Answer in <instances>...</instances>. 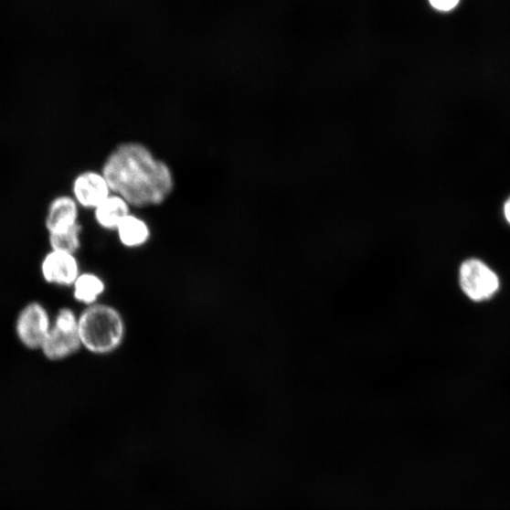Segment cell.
<instances>
[{"instance_id": "1", "label": "cell", "mask_w": 510, "mask_h": 510, "mask_svg": "<svg viewBox=\"0 0 510 510\" xmlns=\"http://www.w3.org/2000/svg\"><path fill=\"white\" fill-rule=\"evenodd\" d=\"M101 170L112 193L123 197L133 208L162 206L175 187L172 167L138 141L122 142L113 148Z\"/></svg>"}, {"instance_id": "2", "label": "cell", "mask_w": 510, "mask_h": 510, "mask_svg": "<svg viewBox=\"0 0 510 510\" xmlns=\"http://www.w3.org/2000/svg\"><path fill=\"white\" fill-rule=\"evenodd\" d=\"M126 323L120 310L98 303L84 307L79 315L81 348L95 356L116 352L126 337Z\"/></svg>"}, {"instance_id": "3", "label": "cell", "mask_w": 510, "mask_h": 510, "mask_svg": "<svg viewBox=\"0 0 510 510\" xmlns=\"http://www.w3.org/2000/svg\"><path fill=\"white\" fill-rule=\"evenodd\" d=\"M81 348L79 335V315L64 307L52 320V327L41 348L43 356L50 361L65 360Z\"/></svg>"}, {"instance_id": "4", "label": "cell", "mask_w": 510, "mask_h": 510, "mask_svg": "<svg viewBox=\"0 0 510 510\" xmlns=\"http://www.w3.org/2000/svg\"><path fill=\"white\" fill-rule=\"evenodd\" d=\"M47 307L38 302L26 304L16 320L15 331L19 343L28 350H41L52 327Z\"/></svg>"}, {"instance_id": "5", "label": "cell", "mask_w": 510, "mask_h": 510, "mask_svg": "<svg viewBox=\"0 0 510 510\" xmlns=\"http://www.w3.org/2000/svg\"><path fill=\"white\" fill-rule=\"evenodd\" d=\"M461 286L470 299L480 302L495 294L499 288V279L485 263L470 260L461 268Z\"/></svg>"}, {"instance_id": "6", "label": "cell", "mask_w": 510, "mask_h": 510, "mask_svg": "<svg viewBox=\"0 0 510 510\" xmlns=\"http://www.w3.org/2000/svg\"><path fill=\"white\" fill-rule=\"evenodd\" d=\"M112 193L101 170L87 169L71 184V196L80 209L93 211Z\"/></svg>"}, {"instance_id": "7", "label": "cell", "mask_w": 510, "mask_h": 510, "mask_svg": "<svg viewBox=\"0 0 510 510\" xmlns=\"http://www.w3.org/2000/svg\"><path fill=\"white\" fill-rule=\"evenodd\" d=\"M41 275L49 285L72 288L81 273L76 254L49 250L41 261Z\"/></svg>"}, {"instance_id": "8", "label": "cell", "mask_w": 510, "mask_h": 510, "mask_svg": "<svg viewBox=\"0 0 510 510\" xmlns=\"http://www.w3.org/2000/svg\"><path fill=\"white\" fill-rule=\"evenodd\" d=\"M80 207L71 195L62 194L54 197L48 207L45 217L48 234L72 228L80 223Z\"/></svg>"}, {"instance_id": "9", "label": "cell", "mask_w": 510, "mask_h": 510, "mask_svg": "<svg viewBox=\"0 0 510 510\" xmlns=\"http://www.w3.org/2000/svg\"><path fill=\"white\" fill-rule=\"evenodd\" d=\"M132 208L123 197L112 193L92 211L94 221L101 229L116 232L120 224L132 213Z\"/></svg>"}, {"instance_id": "10", "label": "cell", "mask_w": 510, "mask_h": 510, "mask_svg": "<svg viewBox=\"0 0 510 510\" xmlns=\"http://www.w3.org/2000/svg\"><path fill=\"white\" fill-rule=\"evenodd\" d=\"M115 233L120 243L127 249L143 247L148 244L152 238L149 222L133 213L124 218Z\"/></svg>"}, {"instance_id": "11", "label": "cell", "mask_w": 510, "mask_h": 510, "mask_svg": "<svg viewBox=\"0 0 510 510\" xmlns=\"http://www.w3.org/2000/svg\"><path fill=\"white\" fill-rule=\"evenodd\" d=\"M105 291L104 280L94 272H81L72 286L75 301L85 307L100 303Z\"/></svg>"}, {"instance_id": "12", "label": "cell", "mask_w": 510, "mask_h": 510, "mask_svg": "<svg viewBox=\"0 0 510 510\" xmlns=\"http://www.w3.org/2000/svg\"><path fill=\"white\" fill-rule=\"evenodd\" d=\"M81 236L82 226L80 223L70 229L48 234L50 250L77 254L81 247Z\"/></svg>"}, {"instance_id": "13", "label": "cell", "mask_w": 510, "mask_h": 510, "mask_svg": "<svg viewBox=\"0 0 510 510\" xmlns=\"http://www.w3.org/2000/svg\"><path fill=\"white\" fill-rule=\"evenodd\" d=\"M431 5L440 11H450L455 8L460 0H430Z\"/></svg>"}, {"instance_id": "14", "label": "cell", "mask_w": 510, "mask_h": 510, "mask_svg": "<svg viewBox=\"0 0 510 510\" xmlns=\"http://www.w3.org/2000/svg\"><path fill=\"white\" fill-rule=\"evenodd\" d=\"M505 215L507 221L510 223V197L505 205Z\"/></svg>"}]
</instances>
